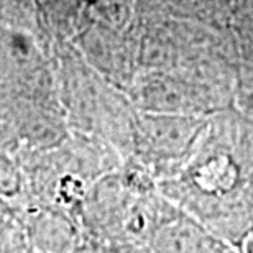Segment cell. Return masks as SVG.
<instances>
[{
    "mask_svg": "<svg viewBox=\"0 0 253 253\" xmlns=\"http://www.w3.org/2000/svg\"><path fill=\"white\" fill-rule=\"evenodd\" d=\"M150 249L155 253H240L183 211L160 227Z\"/></svg>",
    "mask_w": 253,
    "mask_h": 253,
    "instance_id": "1",
    "label": "cell"
},
{
    "mask_svg": "<svg viewBox=\"0 0 253 253\" xmlns=\"http://www.w3.org/2000/svg\"><path fill=\"white\" fill-rule=\"evenodd\" d=\"M239 252L240 253H253V230L244 239V242H242Z\"/></svg>",
    "mask_w": 253,
    "mask_h": 253,
    "instance_id": "2",
    "label": "cell"
},
{
    "mask_svg": "<svg viewBox=\"0 0 253 253\" xmlns=\"http://www.w3.org/2000/svg\"><path fill=\"white\" fill-rule=\"evenodd\" d=\"M7 219H8V209L0 202V237L3 235L5 227H7Z\"/></svg>",
    "mask_w": 253,
    "mask_h": 253,
    "instance_id": "3",
    "label": "cell"
}]
</instances>
